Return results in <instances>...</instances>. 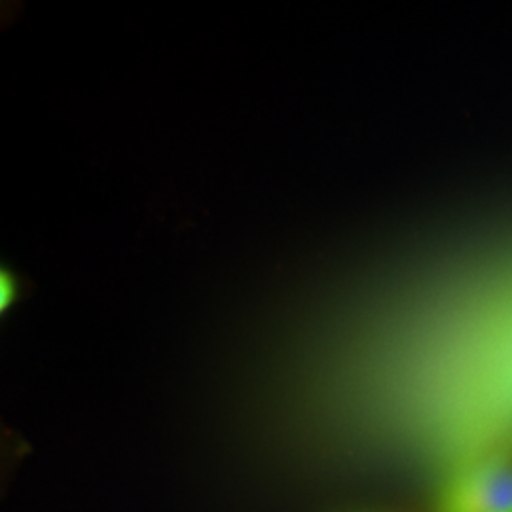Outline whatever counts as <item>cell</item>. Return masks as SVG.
<instances>
[{"label": "cell", "mask_w": 512, "mask_h": 512, "mask_svg": "<svg viewBox=\"0 0 512 512\" xmlns=\"http://www.w3.org/2000/svg\"><path fill=\"white\" fill-rule=\"evenodd\" d=\"M444 512H512V459H486L463 469L444 494Z\"/></svg>", "instance_id": "1"}]
</instances>
